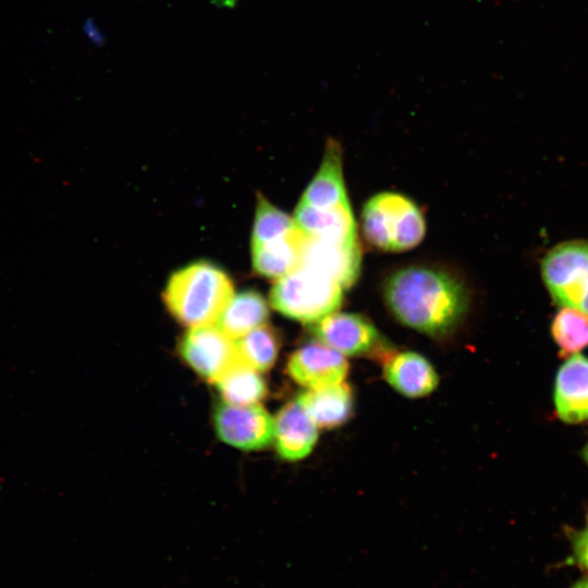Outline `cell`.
Masks as SVG:
<instances>
[{
  "label": "cell",
  "mask_w": 588,
  "mask_h": 588,
  "mask_svg": "<svg viewBox=\"0 0 588 588\" xmlns=\"http://www.w3.org/2000/svg\"><path fill=\"white\" fill-rule=\"evenodd\" d=\"M383 298L397 321L436 338L452 333L469 307L468 291L458 278L427 266L393 272L384 281Z\"/></svg>",
  "instance_id": "1"
},
{
  "label": "cell",
  "mask_w": 588,
  "mask_h": 588,
  "mask_svg": "<svg viewBox=\"0 0 588 588\" xmlns=\"http://www.w3.org/2000/svg\"><path fill=\"white\" fill-rule=\"evenodd\" d=\"M233 295L232 281L224 271L198 261L170 277L163 299L172 316L192 328L216 322Z\"/></svg>",
  "instance_id": "2"
},
{
  "label": "cell",
  "mask_w": 588,
  "mask_h": 588,
  "mask_svg": "<svg viewBox=\"0 0 588 588\" xmlns=\"http://www.w3.org/2000/svg\"><path fill=\"white\" fill-rule=\"evenodd\" d=\"M366 240L385 252H403L417 246L426 233L424 216L404 195L382 192L370 197L362 211Z\"/></svg>",
  "instance_id": "3"
},
{
  "label": "cell",
  "mask_w": 588,
  "mask_h": 588,
  "mask_svg": "<svg viewBox=\"0 0 588 588\" xmlns=\"http://www.w3.org/2000/svg\"><path fill=\"white\" fill-rule=\"evenodd\" d=\"M343 291L334 280L299 265L277 280L270 303L289 318L315 322L341 306Z\"/></svg>",
  "instance_id": "4"
},
{
  "label": "cell",
  "mask_w": 588,
  "mask_h": 588,
  "mask_svg": "<svg viewBox=\"0 0 588 588\" xmlns=\"http://www.w3.org/2000/svg\"><path fill=\"white\" fill-rule=\"evenodd\" d=\"M540 274L558 306L588 314V240L573 238L552 246L540 260Z\"/></svg>",
  "instance_id": "5"
},
{
  "label": "cell",
  "mask_w": 588,
  "mask_h": 588,
  "mask_svg": "<svg viewBox=\"0 0 588 588\" xmlns=\"http://www.w3.org/2000/svg\"><path fill=\"white\" fill-rule=\"evenodd\" d=\"M313 331L319 342L343 356H367L383 362L395 352L373 323L359 314L331 313L315 321Z\"/></svg>",
  "instance_id": "6"
},
{
  "label": "cell",
  "mask_w": 588,
  "mask_h": 588,
  "mask_svg": "<svg viewBox=\"0 0 588 588\" xmlns=\"http://www.w3.org/2000/svg\"><path fill=\"white\" fill-rule=\"evenodd\" d=\"M180 351L184 360L211 382L241 359L235 340L212 323L192 327L184 334Z\"/></svg>",
  "instance_id": "7"
},
{
  "label": "cell",
  "mask_w": 588,
  "mask_h": 588,
  "mask_svg": "<svg viewBox=\"0 0 588 588\" xmlns=\"http://www.w3.org/2000/svg\"><path fill=\"white\" fill-rule=\"evenodd\" d=\"M215 427L223 442L243 450L262 449L273 439V419L259 404L221 403L215 413Z\"/></svg>",
  "instance_id": "8"
},
{
  "label": "cell",
  "mask_w": 588,
  "mask_h": 588,
  "mask_svg": "<svg viewBox=\"0 0 588 588\" xmlns=\"http://www.w3.org/2000/svg\"><path fill=\"white\" fill-rule=\"evenodd\" d=\"M299 265L334 280L343 290L350 289L360 271L359 244L327 242L305 234Z\"/></svg>",
  "instance_id": "9"
},
{
  "label": "cell",
  "mask_w": 588,
  "mask_h": 588,
  "mask_svg": "<svg viewBox=\"0 0 588 588\" xmlns=\"http://www.w3.org/2000/svg\"><path fill=\"white\" fill-rule=\"evenodd\" d=\"M348 368L342 354L321 342L302 346L292 354L287 363L291 378L308 389L343 382Z\"/></svg>",
  "instance_id": "10"
},
{
  "label": "cell",
  "mask_w": 588,
  "mask_h": 588,
  "mask_svg": "<svg viewBox=\"0 0 588 588\" xmlns=\"http://www.w3.org/2000/svg\"><path fill=\"white\" fill-rule=\"evenodd\" d=\"M554 405L560 419L578 424L588 419V358L581 354L568 356L558 371L554 383Z\"/></svg>",
  "instance_id": "11"
},
{
  "label": "cell",
  "mask_w": 588,
  "mask_h": 588,
  "mask_svg": "<svg viewBox=\"0 0 588 588\" xmlns=\"http://www.w3.org/2000/svg\"><path fill=\"white\" fill-rule=\"evenodd\" d=\"M273 438L282 458L298 461L314 449L318 439V426L296 400L278 413L273 420Z\"/></svg>",
  "instance_id": "12"
},
{
  "label": "cell",
  "mask_w": 588,
  "mask_h": 588,
  "mask_svg": "<svg viewBox=\"0 0 588 588\" xmlns=\"http://www.w3.org/2000/svg\"><path fill=\"white\" fill-rule=\"evenodd\" d=\"M387 382L407 397H422L430 394L439 383V377L431 363L416 352H393L383 362Z\"/></svg>",
  "instance_id": "13"
},
{
  "label": "cell",
  "mask_w": 588,
  "mask_h": 588,
  "mask_svg": "<svg viewBox=\"0 0 588 588\" xmlns=\"http://www.w3.org/2000/svg\"><path fill=\"white\" fill-rule=\"evenodd\" d=\"M294 221L310 237L340 244L358 242L351 205L316 208L299 201Z\"/></svg>",
  "instance_id": "14"
},
{
  "label": "cell",
  "mask_w": 588,
  "mask_h": 588,
  "mask_svg": "<svg viewBox=\"0 0 588 588\" xmlns=\"http://www.w3.org/2000/svg\"><path fill=\"white\" fill-rule=\"evenodd\" d=\"M301 201L316 208L350 205L342 171V150L335 140H328L321 166Z\"/></svg>",
  "instance_id": "15"
},
{
  "label": "cell",
  "mask_w": 588,
  "mask_h": 588,
  "mask_svg": "<svg viewBox=\"0 0 588 588\" xmlns=\"http://www.w3.org/2000/svg\"><path fill=\"white\" fill-rule=\"evenodd\" d=\"M297 401L321 428L342 426L354 409L353 390L345 382L308 389L297 397Z\"/></svg>",
  "instance_id": "16"
},
{
  "label": "cell",
  "mask_w": 588,
  "mask_h": 588,
  "mask_svg": "<svg viewBox=\"0 0 588 588\" xmlns=\"http://www.w3.org/2000/svg\"><path fill=\"white\" fill-rule=\"evenodd\" d=\"M304 232L296 226L287 234L261 245L252 246L253 268L262 277L280 279L298 267Z\"/></svg>",
  "instance_id": "17"
},
{
  "label": "cell",
  "mask_w": 588,
  "mask_h": 588,
  "mask_svg": "<svg viewBox=\"0 0 588 588\" xmlns=\"http://www.w3.org/2000/svg\"><path fill=\"white\" fill-rule=\"evenodd\" d=\"M269 316L265 298L256 291L248 290L232 296L216 326L229 338L236 340L265 323Z\"/></svg>",
  "instance_id": "18"
},
{
  "label": "cell",
  "mask_w": 588,
  "mask_h": 588,
  "mask_svg": "<svg viewBox=\"0 0 588 588\" xmlns=\"http://www.w3.org/2000/svg\"><path fill=\"white\" fill-rule=\"evenodd\" d=\"M224 400L233 405L257 404L267 394L258 370L240 359L215 382Z\"/></svg>",
  "instance_id": "19"
},
{
  "label": "cell",
  "mask_w": 588,
  "mask_h": 588,
  "mask_svg": "<svg viewBox=\"0 0 588 588\" xmlns=\"http://www.w3.org/2000/svg\"><path fill=\"white\" fill-rule=\"evenodd\" d=\"M551 334L560 355L568 357L588 346V314L560 307L551 323Z\"/></svg>",
  "instance_id": "20"
},
{
  "label": "cell",
  "mask_w": 588,
  "mask_h": 588,
  "mask_svg": "<svg viewBox=\"0 0 588 588\" xmlns=\"http://www.w3.org/2000/svg\"><path fill=\"white\" fill-rule=\"evenodd\" d=\"M235 344L241 359L258 371L268 370L274 364L279 351L278 335L267 324L236 339Z\"/></svg>",
  "instance_id": "21"
},
{
  "label": "cell",
  "mask_w": 588,
  "mask_h": 588,
  "mask_svg": "<svg viewBox=\"0 0 588 588\" xmlns=\"http://www.w3.org/2000/svg\"><path fill=\"white\" fill-rule=\"evenodd\" d=\"M296 226L294 219L269 203L262 194H257L252 246L279 238Z\"/></svg>",
  "instance_id": "22"
},
{
  "label": "cell",
  "mask_w": 588,
  "mask_h": 588,
  "mask_svg": "<svg viewBox=\"0 0 588 588\" xmlns=\"http://www.w3.org/2000/svg\"><path fill=\"white\" fill-rule=\"evenodd\" d=\"M565 535L571 544V555L564 564L577 566L588 575V519L580 529L566 527Z\"/></svg>",
  "instance_id": "23"
},
{
  "label": "cell",
  "mask_w": 588,
  "mask_h": 588,
  "mask_svg": "<svg viewBox=\"0 0 588 588\" xmlns=\"http://www.w3.org/2000/svg\"><path fill=\"white\" fill-rule=\"evenodd\" d=\"M84 30L88 39H90L94 44L102 42L103 37L93 20L89 19L86 21L84 24Z\"/></svg>",
  "instance_id": "24"
},
{
  "label": "cell",
  "mask_w": 588,
  "mask_h": 588,
  "mask_svg": "<svg viewBox=\"0 0 588 588\" xmlns=\"http://www.w3.org/2000/svg\"><path fill=\"white\" fill-rule=\"evenodd\" d=\"M240 0H212V3H215L220 9H233Z\"/></svg>",
  "instance_id": "25"
},
{
  "label": "cell",
  "mask_w": 588,
  "mask_h": 588,
  "mask_svg": "<svg viewBox=\"0 0 588 588\" xmlns=\"http://www.w3.org/2000/svg\"><path fill=\"white\" fill-rule=\"evenodd\" d=\"M569 588H588V576L580 578L574 583Z\"/></svg>",
  "instance_id": "26"
},
{
  "label": "cell",
  "mask_w": 588,
  "mask_h": 588,
  "mask_svg": "<svg viewBox=\"0 0 588 588\" xmlns=\"http://www.w3.org/2000/svg\"><path fill=\"white\" fill-rule=\"evenodd\" d=\"M583 455H584L585 462L588 465V444L584 448Z\"/></svg>",
  "instance_id": "27"
}]
</instances>
